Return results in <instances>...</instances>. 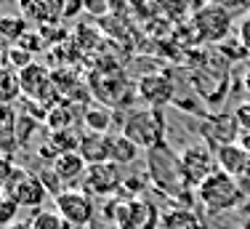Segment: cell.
Instances as JSON below:
<instances>
[{
	"mask_svg": "<svg viewBox=\"0 0 250 229\" xmlns=\"http://www.w3.org/2000/svg\"><path fill=\"white\" fill-rule=\"evenodd\" d=\"M165 128H168L165 114L163 110H154V107L136 110L123 120V136H128L136 147L146 149V152L165 149Z\"/></svg>",
	"mask_w": 250,
	"mask_h": 229,
	"instance_id": "obj_1",
	"label": "cell"
},
{
	"mask_svg": "<svg viewBox=\"0 0 250 229\" xmlns=\"http://www.w3.org/2000/svg\"><path fill=\"white\" fill-rule=\"evenodd\" d=\"M197 197H200L202 208L210 216H216V213H226V210L237 208L245 200V192H242L237 179H231L229 173H224L218 168L197 186Z\"/></svg>",
	"mask_w": 250,
	"mask_h": 229,
	"instance_id": "obj_2",
	"label": "cell"
},
{
	"mask_svg": "<svg viewBox=\"0 0 250 229\" xmlns=\"http://www.w3.org/2000/svg\"><path fill=\"white\" fill-rule=\"evenodd\" d=\"M192 29L202 43H224L231 32V14L221 5H200L192 14Z\"/></svg>",
	"mask_w": 250,
	"mask_h": 229,
	"instance_id": "obj_3",
	"label": "cell"
},
{
	"mask_svg": "<svg viewBox=\"0 0 250 229\" xmlns=\"http://www.w3.org/2000/svg\"><path fill=\"white\" fill-rule=\"evenodd\" d=\"M19 80H21V96L24 99H35V101H43L48 107H56L62 101V91H59L56 80H53V72L43 64L32 62L27 69L19 72Z\"/></svg>",
	"mask_w": 250,
	"mask_h": 229,
	"instance_id": "obj_4",
	"label": "cell"
},
{
	"mask_svg": "<svg viewBox=\"0 0 250 229\" xmlns=\"http://www.w3.org/2000/svg\"><path fill=\"white\" fill-rule=\"evenodd\" d=\"M200 136L205 138V147H210L216 152L218 147H226V144H237L242 136V128L237 123L234 112H208L202 114L200 125H197Z\"/></svg>",
	"mask_w": 250,
	"mask_h": 229,
	"instance_id": "obj_5",
	"label": "cell"
},
{
	"mask_svg": "<svg viewBox=\"0 0 250 229\" xmlns=\"http://www.w3.org/2000/svg\"><path fill=\"white\" fill-rule=\"evenodd\" d=\"M5 192L16 200L19 208H29V210H40V206L48 197V189L43 186L38 173L27 171V168L16 165L14 173H11L8 184H5Z\"/></svg>",
	"mask_w": 250,
	"mask_h": 229,
	"instance_id": "obj_6",
	"label": "cell"
},
{
	"mask_svg": "<svg viewBox=\"0 0 250 229\" xmlns=\"http://www.w3.org/2000/svg\"><path fill=\"white\" fill-rule=\"evenodd\" d=\"M120 229H154L157 227V208L146 197H120L109 206Z\"/></svg>",
	"mask_w": 250,
	"mask_h": 229,
	"instance_id": "obj_7",
	"label": "cell"
},
{
	"mask_svg": "<svg viewBox=\"0 0 250 229\" xmlns=\"http://www.w3.org/2000/svg\"><path fill=\"white\" fill-rule=\"evenodd\" d=\"M53 208L75 229H85L88 224H93V216H96L93 197L85 189H77V186H67L59 197H53Z\"/></svg>",
	"mask_w": 250,
	"mask_h": 229,
	"instance_id": "obj_8",
	"label": "cell"
},
{
	"mask_svg": "<svg viewBox=\"0 0 250 229\" xmlns=\"http://www.w3.org/2000/svg\"><path fill=\"white\" fill-rule=\"evenodd\" d=\"M216 165V152L205 144H192L178 152V168H181L187 186H200L213 171H218Z\"/></svg>",
	"mask_w": 250,
	"mask_h": 229,
	"instance_id": "obj_9",
	"label": "cell"
},
{
	"mask_svg": "<svg viewBox=\"0 0 250 229\" xmlns=\"http://www.w3.org/2000/svg\"><path fill=\"white\" fill-rule=\"evenodd\" d=\"M123 171L117 162H101V165H88L83 186L88 195H99V197H109V195H120L123 189Z\"/></svg>",
	"mask_w": 250,
	"mask_h": 229,
	"instance_id": "obj_10",
	"label": "cell"
},
{
	"mask_svg": "<svg viewBox=\"0 0 250 229\" xmlns=\"http://www.w3.org/2000/svg\"><path fill=\"white\" fill-rule=\"evenodd\" d=\"M139 99L146 101V107H154V110H163L165 104H173L176 101V86L165 72H152V75H144L139 80Z\"/></svg>",
	"mask_w": 250,
	"mask_h": 229,
	"instance_id": "obj_11",
	"label": "cell"
},
{
	"mask_svg": "<svg viewBox=\"0 0 250 229\" xmlns=\"http://www.w3.org/2000/svg\"><path fill=\"white\" fill-rule=\"evenodd\" d=\"M216 162H218V168H221L224 173H229L231 179H237V182L250 179V152L240 141L218 147L216 149Z\"/></svg>",
	"mask_w": 250,
	"mask_h": 229,
	"instance_id": "obj_12",
	"label": "cell"
},
{
	"mask_svg": "<svg viewBox=\"0 0 250 229\" xmlns=\"http://www.w3.org/2000/svg\"><path fill=\"white\" fill-rule=\"evenodd\" d=\"M77 152L85 158L88 165L112 162V134H91V131H85L80 138V149Z\"/></svg>",
	"mask_w": 250,
	"mask_h": 229,
	"instance_id": "obj_13",
	"label": "cell"
},
{
	"mask_svg": "<svg viewBox=\"0 0 250 229\" xmlns=\"http://www.w3.org/2000/svg\"><path fill=\"white\" fill-rule=\"evenodd\" d=\"M16 104H0V155L14 158V152L19 149L16 144Z\"/></svg>",
	"mask_w": 250,
	"mask_h": 229,
	"instance_id": "obj_14",
	"label": "cell"
},
{
	"mask_svg": "<svg viewBox=\"0 0 250 229\" xmlns=\"http://www.w3.org/2000/svg\"><path fill=\"white\" fill-rule=\"evenodd\" d=\"M51 168L59 173V179H62L64 184H75V182H83V179H85L88 162L80 152H64V155H59Z\"/></svg>",
	"mask_w": 250,
	"mask_h": 229,
	"instance_id": "obj_15",
	"label": "cell"
},
{
	"mask_svg": "<svg viewBox=\"0 0 250 229\" xmlns=\"http://www.w3.org/2000/svg\"><path fill=\"white\" fill-rule=\"evenodd\" d=\"M83 117V110L77 112V104L69 99H62L56 107H51L48 112V120H45V125H48V131H69L77 125V120Z\"/></svg>",
	"mask_w": 250,
	"mask_h": 229,
	"instance_id": "obj_16",
	"label": "cell"
},
{
	"mask_svg": "<svg viewBox=\"0 0 250 229\" xmlns=\"http://www.w3.org/2000/svg\"><path fill=\"white\" fill-rule=\"evenodd\" d=\"M83 123L91 134H109L112 112L106 104H85L83 107Z\"/></svg>",
	"mask_w": 250,
	"mask_h": 229,
	"instance_id": "obj_17",
	"label": "cell"
},
{
	"mask_svg": "<svg viewBox=\"0 0 250 229\" xmlns=\"http://www.w3.org/2000/svg\"><path fill=\"white\" fill-rule=\"evenodd\" d=\"M21 99L19 72L8 64H0V104H16Z\"/></svg>",
	"mask_w": 250,
	"mask_h": 229,
	"instance_id": "obj_18",
	"label": "cell"
},
{
	"mask_svg": "<svg viewBox=\"0 0 250 229\" xmlns=\"http://www.w3.org/2000/svg\"><path fill=\"white\" fill-rule=\"evenodd\" d=\"M27 32H29V24H27L24 16H19V14H3L0 16V38L8 46H16Z\"/></svg>",
	"mask_w": 250,
	"mask_h": 229,
	"instance_id": "obj_19",
	"label": "cell"
},
{
	"mask_svg": "<svg viewBox=\"0 0 250 229\" xmlns=\"http://www.w3.org/2000/svg\"><path fill=\"white\" fill-rule=\"evenodd\" d=\"M80 138H83V134L77 128L51 131V134H48V144L56 149L59 155H64V152H77V149H80Z\"/></svg>",
	"mask_w": 250,
	"mask_h": 229,
	"instance_id": "obj_20",
	"label": "cell"
},
{
	"mask_svg": "<svg viewBox=\"0 0 250 229\" xmlns=\"http://www.w3.org/2000/svg\"><path fill=\"white\" fill-rule=\"evenodd\" d=\"M136 158H139V147H136L128 136H123V134L112 136V162L128 165V162H133Z\"/></svg>",
	"mask_w": 250,
	"mask_h": 229,
	"instance_id": "obj_21",
	"label": "cell"
},
{
	"mask_svg": "<svg viewBox=\"0 0 250 229\" xmlns=\"http://www.w3.org/2000/svg\"><path fill=\"white\" fill-rule=\"evenodd\" d=\"M29 221H32L35 229H75L56 208L53 210H35V216Z\"/></svg>",
	"mask_w": 250,
	"mask_h": 229,
	"instance_id": "obj_22",
	"label": "cell"
},
{
	"mask_svg": "<svg viewBox=\"0 0 250 229\" xmlns=\"http://www.w3.org/2000/svg\"><path fill=\"white\" fill-rule=\"evenodd\" d=\"M43 123H38V120H32L29 114L19 112V117H16V144H19V149H24L29 141H32V134L40 128Z\"/></svg>",
	"mask_w": 250,
	"mask_h": 229,
	"instance_id": "obj_23",
	"label": "cell"
},
{
	"mask_svg": "<svg viewBox=\"0 0 250 229\" xmlns=\"http://www.w3.org/2000/svg\"><path fill=\"white\" fill-rule=\"evenodd\" d=\"M16 213H19L16 200L5 189H0V227H11L16 221Z\"/></svg>",
	"mask_w": 250,
	"mask_h": 229,
	"instance_id": "obj_24",
	"label": "cell"
},
{
	"mask_svg": "<svg viewBox=\"0 0 250 229\" xmlns=\"http://www.w3.org/2000/svg\"><path fill=\"white\" fill-rule=\"evenodd\" d=\"M218 53H221L226 62H237V59L250 56V53L245 51V46L240 43V38H237V40H229V38H226L224 43H218Z\"/></svg>",
	"mask_w": 250,
	"mask_h": 229,
	"instance_id": "obj_25",
	"label": "cell"
},
{
	"mask_svg": "<svg viewBox=\"0 0 250 229\" xmlns=\"http://www.w3.org/2000/svg\"><path fill=\"white\" fill-rule=\"evenodd\" d=\"M38 176H40V182H43V186L48 189V195H51V197H59L64 189H67V186H64V182L59 179V173L53 171V168H43V171H40Z\"/></svg>",
	"mask_w": 250,
	"mask_h": 229,
	"instance_id": "obj_26",
	"label": "cell"
},
{
	"mask_svg": "<svg viewBox=\"0 0 250 229\" xmlns=\"http://www.w3.org/2000/svg\"><path fill=\"white\" fill-rule=\"evenodd\" d=\"M16 46H19V48H24L27 53H32V56H35V53L45 51V46H48V40H45L43 35L38 32V29H29V32H27L24 38H21L19 43H16Z\"/></svg>",
	"mask_w": 250,
	"mask_h": 229,
	"instance_id": "obj_27",
	"label": "cell"
},
{
	"mask_svg": "<svg viewBox=\"0 0 250 229\" xmlns=\"http://www.w3.org/2000/svg\"><path fill=\"white\" fill-rule=\"evenodd\" d=\"M29 64H32V53H27L24 48H19V46H11L8 48V67H14L16 72H21V69H27Z\"/></svg>",
	"mask_w": 250,
	"mask_h": 229,
	"instance_id": "obj_28",
	"label": "cell"
},
{
	"mask_svg": "<svg viewBox=\"0 0 250 229\" xmlns=\"http://www.w3.org/2000/svg\"><path fill=\"white\" fill-rule=\"evenodd\" d=\"M234 114H237V123H240L242 134H250V99L240 101V104L234 107Z\"/></svg>",
	"mask_w": 250,
	"mask_h": 229,
	"instance_id": "obj_29",
	"label": "cell"
},
{
	"mask_svg": "<svg viewBox=\"0 0 250 229\" xmlns=\"http://www.w3.org/2000/svg\"><path fill=\"white\" fill-rule=\"evenodd\" d=\"M14 158H8V155H0V189H5V184H8L11 173H14Z\"/></svg>",
	"mask_w": 250,
	"mask_h": 229,
	"instance_id": "obj_30",
	"label": "cell"
},
{
	"mask_svg": "<svg viewBox=\"0 0 250 229\" xmlns=\"http://www.w3.org/2000/svg\"><path fill=\"white\" fill-rule=\"evenodd\" d=\"M237 38H240V43L245 46V51L250 53V14L242 16L240 27H237Z\"/></svg>",
	"mask_w": 250,
	"mask_h": 229,
	"instance_id": "obj_31",
	"label": "cell"
},
{
	"mask_svg": "<svg viewBox=\"0 0 250 229\" xmlns=\"http://www.w3.org/2000/svg\"><path fill=\"white\" fill-rule=\"evenodd\" d=\"M208 3L213 5H221V8H226L231 14V11H240V8H250V0H208Z\"/></svg>",
	"mask_w": 250,
	"mask_h": 229,
	"instance_id": "obj_32",
	"label": "cell"
},
{
	"mask_svg": "<svg viewBox=\"0 0 250 229\" xmlns=\"http://www.w3.org/2000/svg\"><path fill=\"white\" fill-rule=\"evenodd\" d=\"M38 158H40V160H51V165H53V162H56V158H59V152H56V149L51 147L48 141H45L43 147L38 149Z\"/></svg>",
	"mask_w": 250,
	"mask_h": 229,
	"instance_id": "obj_33",
	"label": "cell"
},
{
	"mask_svg": "<svg viewBox=\"0 0 250 229\" xmlns=\"http://www.w3.org/2000/svg\"><path fill=\"white\" fill-rule=\"evenodd\" d=\"M5 229H35V227H32V221H27V219H16L14 224L5 227Z\"/></svg>",
	"mask_w": 250,
	"mask_h": 229,
	"instance_id": "obj_34",
	"label": "cell"
},
{
	"mask_svg": "<svg viewBox=\"0 0 250 229\" xmlns=\"http://www.w3.org/2000/svg\"><path fill=\"white\" fill-rule=\"evenodd\" d=\"M242 91H245L248 99H250V67L245 69V75H242Z\"/></svg>",
	"mask_w": 250,
	"mask_h": 229,
	"instance_id": "obj_35",
	"label": "cell"
},
{
	"mask_svg": "<svg viewBox=\"0 0 250 229\" xmlns=\"http://www.w3.org/2000/svg\"><path fill=\"white\" fill-rule=\"evenodd\" d=\"M240 186H242V192H245V197L250 200V179H242V182H240Z\"/></svg>",
	"mask_w": 250,
	"mask_h": 229,
	"instance_id": "obj_36",
	"label": "cell"
},
{
	"mask_svg": "<svg viewBox=\"0 0 250 229\" xmlns=\"http://www.w3.org/2000/svg\"><path fill=\"white\" fill-rule=\"evenodd\" d=\"M240 229H250V210H248V216H245V219L240 221Z\"/></svg>",
	"mask_w": 250,
	"mask_h": 229,
	"instance_id": "obj_37",
	"label": "cell"
}]
</instances>
